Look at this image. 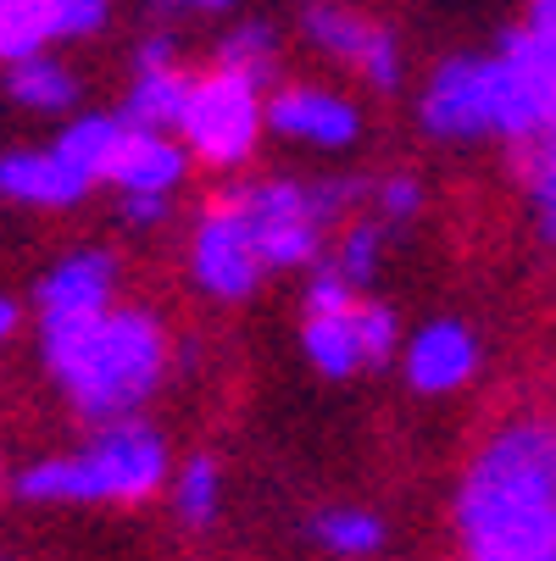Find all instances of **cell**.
Wrapping results in <instances>:
<instances>
[{
    "mask_svg": "<svg viewBox=\"0 0 556 561\" xmlns=\"http://www.w3.org/2000/svg\"><path fill=\"white\" fill-rule=\"evenodd\" d=\"M451 528L467 561H556V412H518L479 439Z\"/></svg>",
    "mask_w": 556,
    "mask_h": 561,
    "instance_id": "6da1fadb",
    "label": "cell"
},
{
    "mask_svg": "<svg viewBox=\"0 0 556 561\" xmlns=\"http://www.w3.org/2000/svg\"><path fill=\"white\" fill-rule=\"evenodd\" d=\"M39 362L61 383L84 423H123L162 389L173 340L145 306H112L101 317H39Z\"/></svg>",
    "mask_w": 556,
    "mask_h": 561,
    "instance_id": "7a4b0ae2",
    "label": "cell"
},
{
    "mask_svg": "<svg viewBox=\"0 0 556 561\" xmlns=\"http://www.w3.org/2000/svg\"><path fill=\"white\" fill-rule=\"evenodd\" d=\"M162 484H173V456L145 417L101 423L84 445L39 456L12 478V490L34 506H134Z\"/></svg>",
    "mask_w": 556,
    "mask_h": 561,
    "instance_id": "3957f363",
    "label": "cell"
},
{
    "mask_svg": "<svg viewBox=\"0 0 556 561\" xmlns=\"http://www.w3.org/2000/svg\"><path fill=\"white\" fill-rule=\"evenodd\" d=\"M262 134H268V90H257L240 72H217V67L195 78L184 123H179V139L190 145L195 162L234 173L257 156Z\"/></svg>",
    "mask_w": 556,
    "mask_h": 561,
    "instance_id": "277c9868",
    "label": "cell"
},
{
    "mask_svg": "<svg viewBox=\"0 0 556 561\" xmlns=\"http://www.w3.org/2000/svg\"><path fill=\"white\" fill-rule=\"evenodd\" d=\"M223 201L246 211L268 273H290V267H317V262H324V233H329V222H324V211H317L306 179H251V184H228Z\"/></svg>",
    "mask_w": 556,
    "mask_h": 561,
    "instance_id": "5b68a950",
    "label": "cell"
},
{
    "mask_svg": "<svg viewBox=\"0 0 556 561\" xmlns=\"http://www.w3.org/2000/svg\"><path fill=\"white\" fill-rule=\"evenodd\" d=\"M190 273L212 300H228V306L251 300L268 278V262L257 251V233H251L246 211L228 206L223 195L201 211V222L190 233Z\"/></svg>",
    "mask_w": 556,
    "mask_h": 561,
    "instance_id": "8992f818",
    "label": "cell"
},
{
    "mask_svg": "<svg viewBox=\"0 0 556 561\" xmlns=\"http://www.w3.org/2000/svg\"><path fill=\"white\" fill-rule=\"evenodd\" d=\"M268 128L279 139L311 145V150H351L362 139V112L324 84H284L268 95Z\"/></svg>",
    "mask_w": 556,
    "mask_h": 561,
    "instance_id": "52a82bcc",
    "label": "cell"
},
{
    "mask_svg": "<svg viewBox=\"0 0 556 561\" xmlns=\"http://www.w3.org/2000/svg\"><path fill=\"white\" fill-rule=\"evenodd\" d=\"M95 190L84 168H72L56 145L39 150H0V201L34 206V211H67Z\"/></svg>",
    "mask_w": 556,
    "mask_h": 561,
    "instance_id": "ba28073f",
    "label": "cell"
},
{
    "mask_svg": "<svg viewBox=\"0 0 556 561\" xmlns=\"http://www.w3.org/2000/svg\"><path fill=\"white\" fill-rule=\"evenodd\" d=\"M401 373L418 394H456L462 383H473L479 373V334L456 317H434L423 323L407 351H401Z\"/></svg>",
    "mask_w": 556,
    "mask_h": 561,
    "instance_id": "9c48e42d",
    "label": "cell"
},
{
    "mask_svg": "<svg viewBox=\"0 0 556 561\" xmlns=\"http://www.w3.org/2000/svg\"><path fill=\"white\" fill-rule=\"evenodd\" d=\"M112 295H117V256L72 251L39 278L34 306H39V317H101V311H112Z\"/></svg>",
    "mask_w": 556,
    "mask_h": 561,
    "instance_id": "30bf717a",
    "label": "cell"
},
{
    "mask_svg": "<svg viewBox=\"0 0 556 561\" xmlns=\"http://www.w3.org/2000/svg\"><path fill=\"white\" fill-rule=\"evenodd\" d=\"M190 145L173 134H156V128H128L117 162L106 173V184H117L123 195H173L190 179Z\"/></svg>",
    "mask_w": 556,
    "mask_h": 561,
    "instance_id": "8fae6325",
    "label": "cell"
},
{
    "mask_svg": "<svg viewBox=\"0 0 556 561\" xmlns=\"http://www.w3.org/2000/svg\"><path fill=\"white\" fill-rule=\"evenodd\" d=\"M378 28L384 23L362 18L356 7H345V0H306V7H300V39L317 56H329L334 67H351V72H362Z\"/></svg>",
    "mask_w": 556,
    "mask_h": 561,
    "instance_id": "7c38bea8",
    "label": "cell"
},
{
    "mask_svg": "<svg viewBox=\"0 0 556 561\" xmlns=\"http://www.w3.org/2000/svg\"><path fill=\"white\" fill-rule=\"evenodd\" d=\"M0 90H7L12 106H23L34 117H61V112L78 106V72L45 50V56L12 61L7 72H0Z\"/></svg>",
    "mask_w": 556,
    "mask_h": 561,
    "instance_id": "4fadbf2b",
    "label": "cell"
},
{
    "mask_svg": "<svg viewBox=\"0 0 556 561\" xmlns=\"http://www.w3.org/2000/svg\"><path fill=\"white\" fill-rule=\"evenodd\" d=\"M195 78L184 67H162V72H134V84L123 95V123L128 128H156V134H173L184 123Z\"/></svg>",
    "mask_w": 556,
    "mask_h": 561,
    "instance_id": "5bb4252c",
    "label": "cell"
},
{
    "mask_svg": "<svg viewBox=\"0 0 556 561\" xmlns=\"http://www.w3.org/2000/svg\"><path fill=\"white\" fill-rule=\"evenodd\" d=\"M306 539L340 561H367L384 550V517L367 506H324L306 517Z\"/></svg>",
    "mask_w": 556,
    "mask_h": 561,
    "instance_id": "9a60e30c",
    "label": "cell"
},
{
    "mask_svg": "<svg viewBox=\"0 0 556 561\" xmlns=\"http://www.w3.org/2000/svg\"><path fill=\"white\" fill-rule=\"evenodd\" d=\"M123 139H128L123 112H90V117H72V123L56 134V150L67 156L72 168H84L95 184H106V173H112V162H117Z\"/></svg>",
    "mask_w": 556,
    "mask_h": 561,
    "instance_id": "2e32d148",
    "label": "cell"
},
{
    "mask_svg": "<svg viewBox=\"0 0 556 561\" xmlns=\"http://www.w3.org/2000/svg\"><path fill=\"white\" fill-rule=\"evenodd\" d=\"M300 351L324 378H356L362 345H356V306L351 311H317L300 329Z\"/></svg>",
    "mask_w": 556,
    "mask_h": 561,
    "instance_id": "e0dca14e",
    "label": "cell"
},
{
    "mask_svg": "<svg viewBox=\"0 0 556 561\" xmlns=\"http://www.w3.org/2000/svg\"><path fill=\"white\" fill-rule=\"evenodd\" d=\"M279 28L273 23H262V18H246V23H234L223 39H217V50H212V67L217 72H240V78H251L257 90H268L273 84V72H279Z\"/></svg>",
    "mask_w": 556,
    "mask_h": 561,
    "instance_id": "ac0fdd59",
    "label": "cell"
},
{
    "mask_svg": "<svg viewBox=\"0 0 556 561\" xmlns=\"http://www.w3.org/2000/svg\"><path fill=\"white\" fill-rule=\"evenodd\" d=\"M518 168H523V190H529V211H534V233L556 251V123L529 139L518 150Z\"/></svg>",
    "mask_w": 556,
    "mask_h": 561,
    "instance_id": "d6986e66",
    "label": "cell"
},
{
    "mask_svg": "<svg viewBox=\"0 0 556 561\" xmlns=\"http://www.w3.org/2000/svg\"><path fill=\"white\" fill-rule=\"evenodd\" d=\"M384 239H389V228L378 222V217H351L345 228H340V245L329 251V267L351 284V289H373V278H378V267H384Z\"/></svg>",
    "mask_w": 556,
    "mask_h": 561,
    "instance_id": "ffe728a7",
    "label": "cell"
},
{
    "mask_svg": "<svg viewBox=\"0 0 556 561\" xmlns=\"http://www.w3.org/2000/svg\"><path fill=\"white\" fill-rule=\"evenodd\" d=\"M223 506V472L212 456H190L184 467H173V517L184 528H212Z\"/></svg>",
    "mask_w": 556,
    "mask_h": 561,
    "instance_id": "44dd1931",
    "label": "cell"
},
{
    "mask_svg": "<svg viewBox=\"0 0 556 561\" xmlns=\"http://www.w3.org/2000/svg\"><path fill=\"white\" fill-rule=\"evenodd\" d=\"M45 50H50V34H45L39 7H34V0H12V7L0 12V67L45 56Z\"/></svg>",
    "mask_w": 556,
    "mask_h": 561,
    "instance_id": "7402d4cb",
    "label": "cell"
},
{
    "mask_svg": "<svg viewBox=\"0 0 556 561\" xmlns=\"http://www.w3.org/2000/svg\"><path fill=\"white\" fill-rule=\"evenodd\" d=\"M34 7H39V18H45L50 45H61V39H90V34H101L106 18H112V0H34Z\"/></svg>",
    "mask_w": 556,
    "mask_h": 561,
    "instance_id": "603a6c76",
    "label": "cell"
},
{
    "mask_svg": "<svg viewBox=\"0 0 556 561\" xmlns=\"http://www.w3.org/2000/svg\"><path fill=\"white\" fill-rule=\"evenodd\" d=\"M356 345H362V367H389L401 351V323L384 300H356Z\"/></svg>",
    "mask_w": 556,
    "mask_h": 561,
    "instance_id": "cb8c5ba5",
    "label": "cell"
},
{
    "mask_svg": "<svg viewBox=\"0 0 556 561\" xmlns=\"http://www.w3.org/2000/svg\"><path fill=\"white\" fill-rule=\"evenodd\" d=\"M367 206L384 228H407L418 211H423V184L412 173H384L373 190H367Z\"/></svg>",
    "mask_w": 556,
    "mask_h": 561,
    "instance_id": "d4e9b609",
    "label": "cell"
},
{
    "mask_svg": "<svg viewBox=\"0 0 556 561\" xmlns=\"http://www.w3.org/2000/svg\"><path fill=\"white\" fill-rule=\"evenodd\" d=\"M356 300H362V289H351L329 262L311 267V278H306V317H317V311H351Z\"/></svg>",
    "mask_w": 556,
    "mask_h": 561,
    "instance_id": "484cf974",
    "label": "cell"
},
{
    "mask_svg": "<svg viewBox=\"0 0 556 561\" xmlns=\"http://www.w3.org/2000/svg\"><path fill=\"white\" fill-rule=\"evenodd\" d=\"M162 67H184V50H179V34L150 28L134 39V72H162Z\"/></svg>",
    "mask_w": 556,
    "mask_h": 561,
    "instance_id": "4316f807",
    "label": "cell"
},
{
    "mask_svg": "<svg viewBox=\"0 0 556 561\" xmlns=\"http://www.w3.org/2000/svg\"><path fill=\"white\" fill-rule=\"evenodd\" d=\"M173 217V195H123V222L150 233V228H162Z\"/></svg>",
    "mask_w": 556,
    "mask_h": 561,
    "instance_id": "83f0119b",
    "label": "cell"
},
{
    "mask_svg": "<svg viewBox=\"0 0 556 561\" xmlns=\"http://www.w3.org/2000/svg\"><path fill=\"white\" fill-rule=\"evenodd\" d=\"M18 323H23V317H18V306H12L7 295H0V345H7V340L18 334Z\"/></svg>",
    "mask_w": 556,
    "mask_h": 561,
    "instance_id": "f1b7e54d",
    "label": "cell"
},
{
    "mask_svg": "<svg viewBox=\"0 0 556 561\" xmlns=\"http://www.w3.org/2000/svg\"><path fill=\"white\" fill-rule=\"evenodd\" d=\"M162 7H179V12H228L234 0H162Z\"/></svg>",
    "mask_w": 556,
    "mask_h": 561,
    "instance_id": "f546056e",
    "label": "cell"
},
{
    "mask_svg": "<svg viewBox=\"0 0 556 561\" xmlns=\"http://www.w3.org/2000/svg\"><path fill=\"white\" fill-rule=\"evenodd\" d=\"M0 561H7V556H0Z\"/></svg>",
    "mask_w": 556,
    "mask_h": 561,
    "instance_id": "4dcf8cb0",
    "label": "cell"
}]
</instances>
